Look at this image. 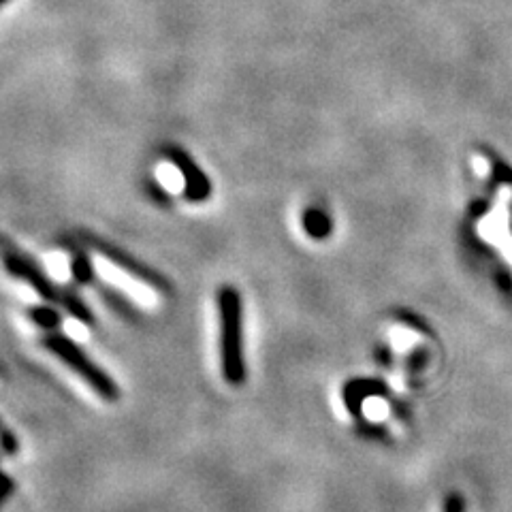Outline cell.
I'll list each match as a JSON object with an SVG mask.
<instances>
[{"mask_svg": "<svg viewBox=\"0 0 512 512\" xmlns=\"http://www.w3.org/2000/svg\"><path fill=\"white\" fill-rule=\"evenodd\" d=\"M13 491H15L13 478L9 474H5L3 468H0V508L5 506V502L13 495Z\"/></svg>", "mask_w": 512, "mask_h": 512, "instance_id": "11", "label": "cell"}, {"mask_svg": "<svg viewBox=\"0 0 512 512\" xmlns=\"http://www.w3.org/2000/svg\"><path fill=\"white\" fill-rule=\"evenodd\" d=\"M41 344L52 352V355H56L64 365L71 367V370L86 380L90 387L94 389V393L103 397L105 402H118L120 399V387L114 382V378H111L103 367L96 365L86 352L79 348L71 338H67V335L62 333H56V331H50L45 333L41 338Z\"/></svg>", "mask_w": 512, "mask_h": 512, "instance_id": "2", "label": "cell"}, {"mask_svg": "<svg viewBox=\"0 0 512 512\" xmlns=\"http://www.w3.org/2000/svg\"><path fill=\"white\" fill-rule=\"evenodd\" d=\"M26 314H28L32 323H35L41 329H45V331H56L62 325L60 312L52 306H30L26 310Z\"/></svg>", "mask_w": 512, "mask_h": 512, "instance_id": "9", "label": "cell"}, {"mask_svg": "<svg viewBox=\"0 0 512 512\" xmlns=\"http://www.w3.org/2000/svg\"><path fill=\"white\" fill-rule=\"evenodd\" d=\"M0 451H3L5 455H15L20 451L18 438L13 436V431L5 425L3 419H0Z\"/></svg>", "mask_w": 512, "mask_h": 512, "instance_id": "10", "label": "cell"}, {"mask_svg": "<svg viewBox=\"0 0 512 512\" xmlns=\"http://www.w3.org/2000/svg\"><path fill=\"white\" fill-rule=\"evenodd\" d=\"M167 160L180 171L184 180V195L192 203H201L212 197V182L207 175L197 167L195 160H192L182 148L178 146H167L165 148Z\"/></svg>", "mask_w": 512, "mask_h": 512, "instance_id": "5", "label": "cell"}, {"mask_svg": "<svg viewBox=\"0 0 512 512\" xmlns=\"http://www.w3.org/2000/svg\"><path fill=\"white\" fill-rule=\"evenodd\" d=\"M158 175H160V180L165 182V186H167V188H178V186L184 182L178 169H169V167H163V169L158 171Z\"/></svg>", "mask_w": 512, "mask_h": 512, "instance_id": "12", "label": "cell"}, {"mask_svg": "<svg viewBox=\"0 0 512 512\" xmlns=\"http://www.w3.org/2000/svg\"><path fill=\"white\" fill-rule=\"evenodd\" d=\"M220 318V365L231 387H242L248 376L244 352V301L235 286L224 284L216 293Z\"/></svg>", "mask_w": 512, "mask_h": 512, "instance_id": "1", "label": "cell"}, {"mask_svg": "<svg viewBox=\"0 0 512 512\" xmlns=\"http://www.w3.org/2000/svg\"><path fill=\"white\" fill-rule=\"evenodd\" d=\"M5 3H7V0H0V7H3V5H5Z\"/></svg>", "mask_w": 512, "mask_h": 512, "instance_id": "13", "label": "cell"}, {"mask_svg": "<svg viewBox=\"0 0 512 512\" xmlns=\"http://www.w3.org/2000/svg\"><path fill=\"white\" fill-rule=\"evenodd\" d=\"M82 242H84L90 250H94L96 254H99L101 259H105L109 265H114L116 269H120L122 274L131 276V278H135L137 282L154 288V291L160 293V295L171 297L173 284H171L163 274H158L156 269L148 267L146 263L137 261L135 256H131L128 252H124V250H120V248H116V246H111V244L103 242V239L94 237V235H90V233H82Z\"/></svg>", "mask_w": 512, "mask_h": 512, "instance_id": "4", "label": "cell"}, {"mask_svg": "<svg viewBox=\"0 0 512 512\" xmlns=\"http://www.w3.org/2000/svg\"><path fill=\"white\" fill-rule=\"evenodd\" d=\"M60 306L67 310L75 320H79V323H82V325L94 327L96 318H94L92 310L88 308V303L73 291V288H64V297H62Z\"/></svg>", "mask_w": 512, "mask_h": 512, "instance_id": "6", "label": "cell"}, {"mask_svg": "<svg viewBox=\"0 0 512 512\" xmlns=\"http://www.w3.org/2000/svg\"><path fill=\"white\" fill-rule=\"evenodd\" d=\"M301 224L303 231L314 239H325L331 233V220L323 210H318V207H308L301 216Z\"/></svg>", "mask_w": 512, "mask_h": 512, "instance_id": "7", "label": "cell"}, {"mask_svg": "<svg viewBox=\"0 0 512 512\" xmlns=\"http://www.w3.org/2000/svg\"><path fill=\"white\" fill-rule=\"evenodd\" d=\"M0 263L7 269V274L15 280H22L30 288H35L37 295L50 303H62L64 288L58 286L45 271L39 267L37 261L15 246L7 235L0 233Z\"/></svg>", "mask_w": 512, "mask_h": 512, "instance_id": "3", "label": "cell"}, {"mask_svg": "<svg viewBox=\"0 0 512 512\" xmlns=\"http://www.w3.org/2000/svg\"><path fill=\"white\" fill-rule=\"evenodd\" d=\"M71 271H73V278L84 284L90 286L96 282V269L90 256L84 250H77L71 246Z\"/></svg>", "mask_w": 512, "mask_h": 512, "instance_id": "8", "label": "cell"}]
</instances>
